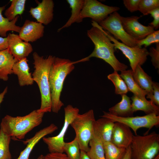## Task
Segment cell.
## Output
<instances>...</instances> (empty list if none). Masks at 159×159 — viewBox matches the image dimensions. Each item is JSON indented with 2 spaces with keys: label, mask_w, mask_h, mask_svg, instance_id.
I'll use <instances>...</instances> for the list:
<instances>
[{
  "label": "cell",
  "mask_w": 159,
  "mask_h": 159,
  "mask_svg": "<svg viewBox=\"0 0 159 159\" xmlns=\"http://www.w3.org/2000/svg\"><path fill=\"white\" fill-rule=\"evenodd\" d=\"M92 27L87 32V34L93 43L95 48L88 56L74 62L75 63L89 60L91 57L102 59L108 64L115 71H121L126 70L128 67L120 62L115 54V51L113 43L107 37L103 29L97 23L92 21Z\"/></svg>",
  "instance_id": "1"
},
{
  "label": "cell",
  "mask_w": 159,
  "mask_h": 159,
  "mask_svg": "<svg viewBox=\"0 0 159 159\" xmlns=\"http://www.w3.org/2000/svg\"><path fill=\"white\" fill-rule=\"evenodd\" d=\"M74 62L68 59L55 57L49 75L52 105V111L58 113L64 105L60 100L64 81L74 69Z\"/></svg>",
  "instance_id": "2"
},
{
  "label": "cell",
  "mask_w": 159,
  "mask_h": 159,
  "mask_svg": "<svg viewBox=\"0 0 159 159\" xmlns=\"http://www.w3.org/2000/svg\"><path fill=\"white\" fill-rule=\"evenodd\" d=\"M33 56L35 69L32 75L34 81L38 86L41 97V106L37 110L44 113L50 112L52 105L49 75L55 57L50 55L44 58L36 52L33 53Z\"/></svg>",
  "instance_id": "3"
},
{
  "label": "cell",
  "mask_w": 159,
  "mask_h": 159,
  "mask_svg": "<svg viewBox=\"0 0 159 159\" xmlns=\"http://www.w3.org/2000/svg\"><path fill=\"white\" fill-rule=\"evenodd\" d=\"M44 113L36 110L23 116L6 115L1 120L0 129L12 139H23L28 132L42 123Z\"/></svg>",
  "instance_id": "4"
},
{
  "label": "cell",
  "mask_w": 159,
  "mask_h": 159,
  "mask_svg": "<svg viewBox=\"0 0 159 159\" xmlns=\"http://www.w3.org/2000/svg\"><path fill=\"white\" fill-rule=\"evenodd\" d=\"M130 146L131 159H153L159 154V135H134Z\"/></svg>",
  "instance_id": "5"
},
{
  "label": "cell",
  "mask_w": 159,
  "mask_h": 159,
  "mask_svg": "<svg viewBox=\"0 0 159 159\" xmlns=\"http://www.w3.org/2000/svg\"><path fill=\"white\" fill-rule=\"evenodd\" d=\"M95 120L94 111L90 110L83 114L79 113L70 124L75 131L80 150L86 153L93 137V125Z\"/></svg>",
  "instance_id": "6"
},
{
  "label": "cell",
  "mask_w": 159,
  "mask_h": 159,
  "mask_svg": "<svg viewBox=\"0 0 159 159\" xmlns=\"http://www.w3.org/2000/svg\"><path fill=\"white\" fill-rule=\"evenodd\" d=\"M103 113L101 117L108 118L114 122H118L125 124L133 130L135 135H137V131L140 128L148 129L144 134L146 135L153 127H158L159 125V115L154 114L141 116L122 117L114 115L105 111H103Z\"/></svg>",
  "instance_id": "7"
},
{
  "label": "cell",
  "mask_w": 159,
  "mask_h": 159,
  "mask_svg": "<svg viewBox=\"0 0 159 159\" xmlns=\"http://www.w3.org/2000/svg\"><path fill=\"white\" fill-rule=\"evenodd\" d=\"M64 111L63 125L58 134L55 136L44 137L42 138L47 145L49 153L64 152L65 135L69 126L79 114V110L77 108L69 105L64 108Z\"/></svg>",
  "instance_id": "8"
},
{
  "label": "cell",
  "mask_w": 159,
  "mask_h": 159,
  "mask_svg": "<svg viewBox=\"0 0 159 159\" xmlns=\"http://www.w3.org/2000/svg\"><path fill=\"white\" fill-rule=\"evenodd\" d=\"M121 16L117 11L114 12L98 24L103 29L112 35L116 40H120L122 43L130 47H138L137 41L129 35L124 29Z\"/></svg>",
  "instance_id": "9"
},
{
  "label": "cell",
  "mask_w": 159,
  "mask_h": 159,
  "mask_svg": "<svg viewBox=\"0 0 159 159\" xmlns=\"http://www.w3.org/2000/svg\"><path fill=\"white\" fill-rule=\"evenodd\" d=\"M103 31L111 42H113L115 49L120 50L128 59L132 72L138 64L141 66L146 61L149 52L146 48L128 46L118 41L108 32L104 29Z\"/></svg>",
  "instance_id": "10"
},
{
  "label": "cell",
  "mask_w": 159,
  "mask_h": 159,
  "mask_svg": "<svg viewBox=\"0 0 159 159\" xmlns=\"http://www.w3.org/2000/svg\"><path fill=\"white\" fill-rule=\"evenodd\" d=\"M120 9L117 6L105 5L97 0H85L80 17L82 20L84 18H90L99 24L110 14Z\"/></svg>",
  "instance_id": "11"
},
{
  "label": "cell",
  "mask_w": 159,
  "mask_h": 159,
  "mask_svg": "<svg viewBox=\"0 0 159 159\" xmlns=\"http://www.w3.org/2000/svg\"><path fill=\"white\" fill-rule=\"evenodd\" d=\"M140 17L136 16H121L122 25L125 31L137 41L144 39L155 31L150 25L145 26L140 24L138 21Z\"/></svg>",
  "instance_id": "12"
},
{
  "label": "cell",
  "mask_w": 159,
  "mask_h": 159,
  "mask_svg": "<svg viewBox=\"0 0 159 159\" xmlns=\"http://www.w3.org/2000/svg\"><path fill=\"white\" fill-rule=\"evenodd\" d=\"M7 37L8 49L17 61L26 58L32 52L33 49L31 44L22 40L19 35L9 33Z\"/></svg>",
  "instance_id": "13"
},
{
  "label": "cell",
  "mask_w": 159,
  "mask_h": 159,
  "mask_svg": "<svg viewBox=\"0 0 159 159\" xmlns=\"http://www.w3.org/2000/svg\"><path fill=\"white\" fill-rule=\"evenodd\" d=\"M37 2V6L31 7L29 12L37 22L47 25L53 18L54 2L52 0H43L41 2Z\"/></svg>",
  "instance_id": "14"
},
{
  "label": "cell",
  "mask_w": 159,
  "mask_h": 159,
  "mask_svg": "<svg viewBox=\"0 0 159 159\" xmlns=\"http://www.w3.org/2000/svg\"><path fill=\"white\" fill-rule=\"evenodd\" d=\"M130 128L125 124L114 123L111 142L117 146L127 149L131 145L133 136Z\"/></svg>",
  "instance_id": "15"
},
{
  "label": "cell",
  "mask_w": 159,
  "mask_h": 159,
  "mask_svg": "<svg viewBox=\"0 0 159 159\" xmlns=\"http://www.w3.org/2000/svg\"><path fill=\"white\" fill-rule=\"evenodd\" d=\"M44 29L41 23L26 19L21 27L19 36L24 41L33 42L43 37Z\"/></svg>",
  "instance_id": "16"
},
{
  "label": "cell",
  "mask_w": 159,
  "mask_h": 159,
  "mask_svg": "<svg viewBox=\"0 0 159 159\" xmlns=\"http://www.w3.org/2000/svg\"><path fill=\"white\" fill-rule=\"evenodd\" d=\"M115 122L110 119L102 117L96 120L93 125V137L103 143L111 142Z\"/></svg>",
  "instance_id": "17"
},
{
  "label": "cell",
  "mask_w": 159,
  "mask_h": 159,
  "mask_svg": "<svg viewBox=\"0 0 159 159\" xmlns=\"http://www.w3.org/2000/svg\"><path fill=\"white\" fill-rule=\"evenodd\" d=\"M57 129V126L53 123L51 124L37 132L32 138L24 141V143L27 145L26 147L21 152L16 159H29L33 148L40 140L46 135L52 133Z\"/></svg>",
  "instance_id": "18"
},
{
  "label": "cell",
  "mask_w": 159,
  "mask_h": 159,
  "mask_svg": "<svg viewBox=\"0 0 159 159\" xmlns=\"http://www.w3.org/2000/svg\"><path fill=\"white\" fill-rule=\"evenodd\" d=\"M28 61L26 58H23L16 62L13 67V74L17 76L21 87L32 85L34 82L29 71Z\"/></svg>",
  "instance_id": "19"
},
{
  "label": "cell",
  "mask_w": 159,
  "mask_h": 159,
  "mask_svg": "<svg viewBox=\"0 0 159 159\" xmlns=\"http://www.w3.org/2000/svg\"><path fill=\"white\" fill-rule=\"evenodd\" d=\"M17 62L7 48L0 51V79L6 81L13 74L12 68Z\"/></svg>",
  "instance_id": "20"
},
{
  "label": "cell",
  "mask_w": 159,
  "mask_h": 159,
  "mask_svg": "<svg viewBox=\"0 0 159 159\" xmlns=\"http://www.w3.org/2000/svg\"><path fill=\"white\" fill-rule=\"evenodd\" d=\"M132 110L133 112L140 110L146 115L154 114L159 115V107L151 100L145 98H142L133 95L131 97Z\"/></svg>",
  "instance_id": "21"
},
{
  "label": "cell",
  "mask_w": 159,
  "mask_h": 159,
  "mask_svg": "<svg viewBox=\"0 0 159 159\" xmlns=\"http://www.w3.org/2000/svg\"><path fill=\"white\" fill-rule=\"evenodd\" d=\"M122 96L121 101L109 108V112L114 115L122 117L133 116V112L130 98L126 94Z\"/></svg>",
  "instance_id": "22"
},
{
  "label": "cell",
  "mask_w": 159,
  "mask_h": 159,
  "mask_svg": "<svg viewBox=\"0 0 159 159\" xmlns=\"http://www.w3.org/2000/svg\"><path fill=\"white\" fill-rule=\"evenodd\" d=\"M132 73L134 79L140 87L147 92V94H152L153 81L151 77L144 71L141 66L138 64Z\"/></svg>",
  "instance_id": "23"
},
{
  "label": "cell",
  "mask_w": 159,
  "mask_h": 159,
  "mask_svg": "<svg viewBox=\"0 0 159 159\" xmlns=\"http://www.w3.org/2000/svg\"><path fill=\"white\" fill-rule=\"evenodd\" d=\"M67 1L71 9V14L66 23L58 29V32L63 29L69 27L74 23H80L83 21L81 18L80 14L85 0H67Z\"/></svg>",
  "instance_id": "24"
},
{
  "label": "cell",
  "mask_w": 159,
  "mask_h": 159,
  "mask_svg": "<svg viewBox=\"0 0 159 159\" xmlns=\"http://www.w3.org/2000/svg\"><path fill=\"white\" fill-rule=\"evenodd\" d=\"M120 75L125 82L129 91H130L138 97L145 98L147 92L142 89L133 78L132 69L125 70L121 71Z\"/></svg>",
  "instance_id": "25"
},
{
  "label": "cell",
  "mask_w": 159,
  "mask_h": 159,
  "mask_svg": "<svg viewBox=\"0 0 159 159\" xmlns=\"http://www.w3.org/2000/svg\"><path fill=\"white\" fill-rule=\"evenodd\" d=\"M5 6H0V36L3 37H7L8 32L12 31L19 33L21 29V27L16 24L19 16H16L11 21H9L3 16L2 12L5 10Z\"/></svg>",
  "instance_id": "26"
},
{
  "label": "cell",
  "mask_w": 159,
  "mask_h": 159,
  "mask_svg": "<svg viewBox=\"0 0 159 159\" xmlns=\"http://www.w3.org/2000/svg\"><path fill=\"white\" fill-rule=\"evenodd\" d=\"M89 149L86 153L90 159H105L103 143L93 137L89 144Z\"/></svg>",
  "instance_id": "27"
},
{
  "label": "cell",
  "mask_w": 159,
  "mask_h": 159,
  "mask_svg": "<svg viewBox=\"0 0 159 159\" xmlns=\"http://www.w3.org/2000/svg\"><path fill=\"white\" fill-rule=\"evenodd\" d=\"M10 6L4 12L6 18L9 21L14 19L18 15H21L25 10L26 0H12Z\"/></svg>",
  "instance_id": "28"
},
{
  "label": "cell",
  "mask_w": 159,
  "mask_h": 159,
  "mask_svg": "<svg viewBox=\"0 0 159 159\" xmlns=\"http://www.w3.org/2000/svg\"><path fill=\"white\" fill-rule=\"evenodd\" d=\"M105 159H123L126 149L118 147L111 142L103 143Z\"/></svg>",
  "instance_id": "29"
},
{
  "label": "cell",
  "mask_w": 159,
  "mask_h": 159,
  "mask_svg": "<svg viewBox=\"0 0 159 159\" xmlns=\"http://www.w3.org/2000/svg\"><path fill=\"white\" fill-rule=\"evenodd\" d=\"M107 77L114 85L116 94L122 95L126 94L129 91L126 84L117 71H114L113 72L108 75Z\"/></svg>",
  "instance_id": "30"
},
{
  "label": "cell",
  "mask_w": 159,
  "mask_h": 159,
  "mask_svg": "<svg viewBox=\"0 0 159 159\" xmlns=\"http://www.w3.org/2000/svg\"><path fill=\"white\" fill-rule=\"evenodd\" d=\"M11 139L0 129V159H11L9 148Z\"/></svg>",
  "instance_id": "31"
},
{
  "label": "cell",
  "mask_w": 159,
  "mask_h": 159,
  "mask_svg": "<svg viewBox=\"0 0 159 159\" xmlns=\"http://www.w3.org/2000/svg\"><path fill=\"white\" fill-rule=\"evenodd\" d=\"M80 151L79 143L75 137L71 141L65 142L64 152L70 159H80Z\"/></svg>",
  "instance_id": "32"
},
{
  "label": "cell",
  "mask_w": 159,
  "mask_h": 159,
  "mask_svg": "<svg viewBox=\"0 0 159 159\" xmlns=\"http://www.w3.org/2000/svg\"><path fill=\"white\" fill-rule=\"evenodd\" d=\"M159 8V0H140L138 11L144 15H148L151 11Z\"/></svg>",
  "instance_id": "33"
},
{
  "label": "cell",
  "mask_w": 159,
  "mask_h": 159,
  "mask_svg": "<svg viewBox=\"0 0 159 159\" xmlns=\"http://www.w3.org/2000/svg\"><path fill=\"white\" fill-rule=\"evenodd\" d=\"M159 43V30L155 31L144 39L137 41L138 47H142L144 45L146 48L153 43Z\"/></svg>",
  "instance_id": "34"
},
{
  "label": "cell",
  "mask_w": 159,
  "mask_h": 159,
  "mask_svg": "<svg viewBox=\"0 0 159 159\" xmlns=\"http://www.w3.org/2000/svg\"><path fill=\"white\" fill-rule=\"evenodd\" d=\"M149 55L151 57V61L156 69L159 68V43H156V47L150 49Z\"/></svg>",
  "instance_id": "35"
},
{
  "label": "cell",
  "mask_w": 159,
  "mask_h": 159,
  "mask_svg": "<svg viewBox=\"0 0 159 159\" xmlns=\"http://www.w3.org/2000/svg\"><path fill=\"white\" fill-rule=\"evenodd\" d=\"M153 92L152 94H147L146 98L150 99L157 106H159V85L157 82H153Z\"/></svg>",
  "instance_id": "36"
},
{
  "label": "cell",
  "mask_w": 159,
  "mask_h": 159,
  "mask_svg": "<svg viewBox=\"0 0 159 159\" xmlns=\"http://www.w3.org/2000/svg\"><path fill=\"white\" fill-rule=\"evenodd\" d=\"M140 0H123V4L127 9L132 12L138 11V5Z\"/></svg>",
  "instance_id": "37"
},
{
  "label": "cell",
  "mask_w": 159,
  "mask_h": 159,
  "mask_svg": "<svg viewBox=\"0 0 159 159\" xmlns=\"http://www.w3.org/2000/svg\"><path fill=\"white\" fill-rule=\"evenodd\" d=\"M148 14L151 15L153 18V21L149 24L154 29H157L159 27V8H158L150 11Z\"/></svg>",
  "instance_id": "38"
},
{
  "label": "cell",
  "mask_w": 159,
  "mask_h": 159,
  "mask_svg": "<svg viewBox=\"0 0 159 159\" xmlns=\"http://www.w3.org/2000/svg\"><path fill=\"white\" fill-rule=\"evenodd\" d=\"M44 159H70L63 153L54 152L49 153L44 156Z\"/></svg>",
  "instance_id": "39"
},
{
  "label": "cell",
  "mask_w": 159,
  "mask_h": 159,
  "mask_svg": "<svg viewBox=\"0 0 159 159\" xmlns=\"http://www.w3.org/2000/svg\"><path fill=\"white\" fill-rule=\"evenodd\" d=\"M8 41L7 37H3L0 36V51L8 48Z\"/></svg>",
  "instance_id": "40"
},
{
  "label": "cell",
  "mask_w": 159,
  "mask_h": 159,
  "mask_svg": "<svg viewBox=\"0 0 159 159\" xmlns=\"http://www.w3.org/2000/svg\"><path fill=\"white\" fill-rule=\"evenodd\" d=\"M130 145L127 148L126 152L123 159H131V152Z\"/></svg>",
  "instance_id": "41"
},
{
  "label": "cell",
  "mask_w": 159,
  "mask_h": 159,
  "mask_svg": "<svg viewBox=\"0 0 159 159\" xmlns=\"http://www.w3.org/2000/svg\"><path fill=\"white\" fill-rule=\"evenodd\" d=\"M8 87H6L2 92L0 93V105L3 101L5 95L7 92Z\"/></svg>",
  "instance_id": "42"
},
{
  "label": "cell",
  "mask_w": 159,
  "mask_h": 159,
  "mask_svg": "<svg viewBox=\"0 0 159 159\" xmlns=\"http://www.w3.org/2000/svg\"><path fill=\"white\" fill-rule=\"evenodd\" d=\"M80 159H90L87 156L86 153L85 151L81 150L80 156Z\"/></svg>",
  "instance_id": "43"
},
{
  "label": "cell",
  "mask_w": 159,
  "mask_h": 159,
  "mask_svg": "<svg viewBox=\"0 0 159 159\" xmlns=\"http://www.w3.org/2000/svg\"><path fill=\"white\" fill-rule=\"evenodd\" d=\"M44 155H41L38 157L37 159H44Z\"/></svg>",
  "instance_id": "44"
},
{
  "label": "cell",
  "mask_w": 159,
  "mask_h": 159,
  "mask_svg": "<svg viewBox=\"0 0 159 159\" xmlns=\"http://www.w3.org/2000/svg\"><path fill=\"white\" fill-rule=\"evenodd\" d=\"M153 159H159V154H158Z\"/></svg>",
  "instance_id": "45"
}]
</instances>
